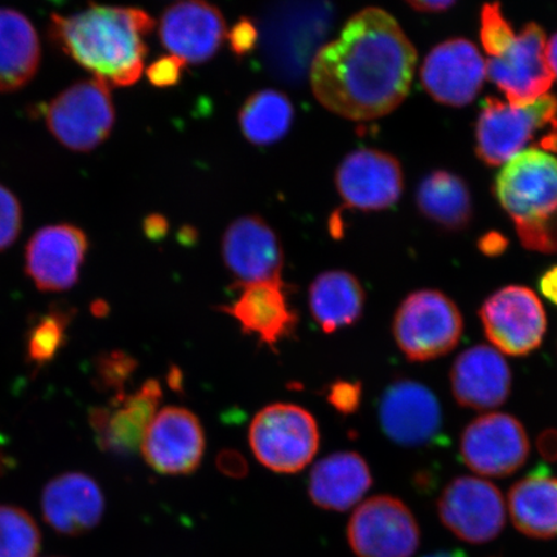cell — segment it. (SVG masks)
<instances>
[{
  "instance_id": "7bdbcfd3",
  "label": "cell",
  "mask_w": 557,
  "mask_h": 557,
  "mask_svg": "<svg viewBox=\"0 0 557 557\" xmlns=\"http://www.w3.org/2000/svg\"><path fill=\"white\" fill-rule=\"evenodd\" d=\"M413 10L418 12H444L450 9V7L455 5V2H450V0H434V2H408Z\"/></svg>"
},
{
  "instance_id": "f35d334b",
  "label": "cell",
  "mask_w": 557,
  "mask_h": 557,
  "mask_svg": "<svg viewBox=\"0 0 557 557\" xmlns=\"http://www.w3.org/2000/svg\"><path fill=\"white\" fill-rule=\"evenodd\" d=\"M540 290L549 302L557 306V264L545 271L540 277Z\"/></svg>"
},
{
  "instance_id": "e0dca14e",
  "label": "cell",
  "mask_w": 557,
  "mask_h": 557,
  "mask_svg": "<svg viewBox=\"0 0 557 557\" xmlns=\"http://www.w3.org/2000/svg\"><path fill=\"white\" fill-rule=\"evenodd\" d=\"M222 257L236 278V287L282 281L281 240L259 215H244L227 227L222 238Z\"/></svg>"
},
{
  "instance_id": "4fadbf2b",
  "label": "cell",
  "mask_w": 557,
  "mask_h": 557,
  "mask_svg": "<svg viewBox=\"0 0 557 557\" xmlns=\"http://www.w3.org/2000/svg\"><path fill=\"white\" fill-rule=\"evenodd\" d=\"M141 451L146 463L162 475H190L205 457V429L191 410L165 407L146 431Z\"/></svg>"
},
{
  "instance_id": "bcb514c9",
  "label": "cell",
  "mask_w": 557,
  "mask_h": 557,
  "mask_svg": "<svg viewBox=\"0 0 557 557\" xmlns=\"http://www.w3.org/2000/svg\"><path fill=\"white\" fill-rule=\"evenodd\" d=\"M51 557H58V556H51Z\"/></svg>"
},
{
  "instance_id": "d6986e66",
  "label": "cell",
  "mask_w": 557,
  "mask_h": 557,
  "mask_svg": "<svg viewBox=\"0 0 557 557\" xmlns=\"http://www.w3.org/2000/svg\"><path fill=\"white\" fill-rule=\"evenodd\" d=\"M88 249V239L81 228L62 224L40 228L27 243V275L44 292H64L78 282Z\"/></svg>"
},
{
  "instance_id": "1f68e13d",
  "label": "cell",
  "mask_w": 557,
  "mask_h": 557,
  "mask_svg": "<svg viewBox=\"0 0 557 557\" xmlns=\"http://www.w3.org/2000/svg\"><path fill=\"white\" fill-rule=\"evenodd\" d=\"M510 21L504 16L499 3H486L480 13V40L487 58H498L515 38Z\"/></svg>"
},
{
  "instance_id": "d4e9b609",
  "label": "cell",
  "mask_w": 557,
  "mask_h": 557,
  "mask_svg": "<svg viewBox=\"0 0 557 557\" xmlns=\"http://www.w3.org/2000/svg\"><path fill=\"white\" fill-rule=\"evenodd\" d=\"M508 512L521 534L534 540L557 537V478L535 470L508 492Z\"/></svg>"
},
{
  "instance_id": "d6a6232c",
  "label": "cell",
  "mask_w": 557,
  "mask_h": 557,
  "mask_svg": "<svg viewBox=\"0 0 557 557\" xmlns=\"http://www.w3.org/2000/svg\"><path fill=\"white\" fill-rule=\"evenodd\" d=\"M136 367V360L123 351L102 354L96 363L97 382L114 392V396L125 394V383L135 373Z\"/></svg>"
},
{
  "instance_id": "ffe728a7",
  "label": "cell",
  "mask_w": 557,
  "mask_h": 557,
  "mask_svg": "<svg viewBox=\"0 0 557 557\" xmlns=\"http://www.w3.org/2000/svg\"><path fill=\"white\" fill-rule=\"evenodd\" d=\"M226 23L218 7L189 0L169 7L160 18V41L185 64H203L219 52Z\"/></svg>"
},
{
  "instance_id": "d590c367",
  "label": "cell",
  "mask_w": 557,
  "mask_h": 557,
  "mask_svg": "<svg viewBox=\"0 0 557 557\" xmlns=\"http://www.w3.org/2000/svg\"><path fill=\"white\" fill-rule=\"evenodd\" d=\"M185 66V61L176 55H164L150 65L146 74L152 86L166 88L177 85Z\"/></svg>"
},
{
  "instance_id": "4dcf8cb0",
  "label": "cell",
  "mask_w": 557,
  "mask_h": 557,
  "mask_svg": "<svg viewBox=\"0 0 557 557\" xmlns=\"http://www.w3.org/2000/svg\"><path fill=\"white\" fill-rule=\"evenodd\" d=\"M72 311L53 309L33 324L26 339L27 359L37 367H44L55 358L66 341L67 325Z\"/></svg>"
},
{
  "instance_id": "2e32d148",
  "label": "cell",
  "mask_w": 557,
  "mask_h": 557,
  "mask_svg": "<svg viewBox=\"0 0 557 557\" xmlns=\"http://www.w3.org/2000/svg\"><path fill=\"white\" fill-rule=\"evenodd\" d=\"M336 186L348 207L360 211H383L398 203L401 197V165L398 159L385 151H352L337 169Z\"/></svg>"
},
{
  "instance_id": "30bf717a",
  "label": "cell",
  "mask_w": 557,
  "mask_h": 557,
  "mask_svg": "<svg viewBox=\"0 0 557 557\" xmlns=\"http://www.w3.org/2000/svg\"><path fill=\"white\" fill-rule=\"evenodd\" d=\"M485 65L487 76L512 107L541 99L555 79L545 32L535 23L522 26L506 50L498 58H487Z\"/></svg>"
},
{
  "instance_id": "52a82bcc",
  "label": "cell",
  "mask_w": 557,
  "mask_h": 557,
  "mask_svg": "<svg viewBox=\"0 0 557 557\" xmlns=\"http://www.w3.org/2000/svg\"><path fill=\"white\" fill-rule=\"evenodd\" d=\"M46 122L51 134L70 150L96 149L109 137L115 122L110 87L96 78L76 83L48 104Z\"/></svg>"
},
{
  "instance_id": "5b68a950",
  "label": "cell",
  "mask_w": 557,
  "mask_h": 557,
  "mask_svg": "<svg viewBox=\"0 0 557 557\" xmlns=\"http://www.w3.org/2000/svg\"><path fill=\"white\" fill-rule=\"evenodd\" d=\"M463 329L457 304L436 289L412 292L403 299L393 322L396 345L404 357L416 363H426L455 350Z\"/></svg>"
},
{
  "instance_id": "60d3db41",
  "label": "cell",
  "mask_w": 557,
  "mask_h": 557,
  "mask_svg": "<svg viewBox=\"0 0 557 557\" xmlns=\"http://www.w3.org/2000/svg\"><path fill=\"white\" fill-rule=\"evenodd\" d=\"M219 465L221 470L230 476H240L247 471L246 462L236 453L228 451L221 455Z\"/></svg>"
},
{
  "instance_id": "e575fe53",
  "label": "cell",
  "mask_w": 557,
  "mask_h": 557,
  "mask_svg": "<svg viewBox=\"0 0 557 557\" xmlns=\"http://www.w3.org/2000/svg\"><path fill=\"white\" fill-rule=\"evenodd\" d=\"M363 388L360 382L337 381L333 382L326 393L331 406L343 414H352L360 407Z\"/></svg>"
},
{
  "instance_id": "b9f144b4",
  "label": "cell",
  "mask_w": 557,
  "mask_h": 557,
  "mask_svg": "<svg viewBox=\"0 0 557 557\" xmlns=\"http://www.w3.org/2000/svg\"><path fill=\"white\" fill-rule=\"evenodd\" d=\"M166 220L162 218V215H150L148 220L145 221V233L151 239H159L166 233Z\"/></svg>"
},
{
  "instance_id": "83f0119b",
  "label": "cell",
  "mask_w": 557,
  "mask_h": 557,
  "mask_svg": "<svg viewBox=\"0 0 557 557\" xmlns=\"http://www.w3.org/2000/svg\"><path fill=\"white\" fill-rule=\"evenodd\" d=\"M416 200L424 218L444 228H465L472 219L469 186L458 174L448 171H434L424 177Z\"/></svg>"
},
{
  "instance_id": "6da1fadb",
  "label": "cell",
  "mask_w": 557,
  "mask_h": 557,
  "mask_svg": "<svg viewBox=\"0 0 557 557\" xmlns=\"http://www.w3.org/2000/svg\"><path fill=\"white\" fill-rule=\"evenodd\" d=\"M417 59L398 21L379 7H368L317 52L310 69L313 96L346 120H379L406 100Z\"/></svg>"
},
{
  "instance_id": "74e56055",
  "label": "cell",
  "mask_w": 557,
  "mask_h": 557,
  "mask_svg": "<svg viewBox=\"0 0 557 557\" xmlns=\"http://www.w3.org/2000/svg\"><path fill=\"white\" fill-rule=\"evenodd\" d=\"M537 449L543 459L547 462L557 461V430L547 429L542 431L537 438Z\"/></svg>"
},
{
  "instance_id": "ab89813d",
  "label": "cell",
  "mask_w": 557,
  "mask_h": 557,
  "mask_svg": "<svg viewBox=\"0 0 557 557\" xmlns=\"http://www.w3.org/2000/svg\"><path fill=\"white\" fill-rule=\"evenodd\" d=\"M479 248L482 252L490 257L503 255L507 248V240L505 236L498 233H491L483 236L479 242Z\"/></svg>"
},
{
  "instance_id": "ee69618b",
  "label": "cell",
  "mask_w": 557,
  "mask_h": 557,
  "mask_svg": "<svg viewBox=\"0 0 557 557\" xmlns=\"http://www.w3.org/2000/svg\"><path fill=\"white\" fill-rule=\"evenodd\" d=\"M547 55L549 65H552L553 72L557 78V33L553 35L547 45Z\"/></svg>"
},
{
  "instance_id": "277c9868",
  "label": "cell",
  "mask_w": 557,
  "mask_h": 557,
  "mask_svg": "<svg viewBox=\"0 0 557 557\" xmlns=\"http://www.w3.org/2000/svg\"><path fill=\"white\" fill-rule=\"evenodd\" d=\"M494 193L518 235L557 224V158L527 150L506 162Z\"/></svg>"
},
{
  "instance_id": "4316f807",
  "label": "cell",
  "mask_w": 557,
  "mask_h": 557,
  "mask_svg": "<svg viewBox=\"0 0 557 557\" xmlns=\"http://www.w3.org/2000/svg\"><path fill=\"white\" fill-rule=\"evenodd\" d=\"M39 64V38L30 21L17 11L0 10V92L26 86Z\"/></svg>"
},
{
  "instance_id": "7a4b0ae2",
  "label": "cell",
  "mask_w": 557,
  "mask_h": 557,
  "mask_svg": "<svg viewBox=\"0 0 557 557\" xmlns=\"http://www.w3.org/2000/svg\"><path fill=\"white\" fill-rule=\"evenodd\" d=\"M154 20L138 9L92 4L72 16L53 15L51 37L62 51L109 87L141 78L148 54L145 37Z\"/></svg>"
},
{
  "instance_id": "f1b7e54d",
  "label": "cell",
  "mask_w": 557,
  "mask_h": 557,
  "mask_svg": "<svg viewBox=\"0 0 557 557\" xmlns=\"http://www.w3.org/2000/svg\"><path fill=\"white\" fill-rule=\"evenodd\" d=\"M295 120L294 103L276 89H262L249 96L239 111V125L250 144L269 146L288 134Z\"/></svg>"
},
{
  "instance_id": "9a60e30c",
  "label": "cell",
  "mask_w": 557,
  "mask_h": 557,
  "mask_svg": "<svg viewBox=\"0 0 557 557\" xmlns=\"http://www.w3.org/2000/svg\"><path fill=\"white\" fill-rule=\"evenodd\" d=\"M379 413L383 433L403 447L431 444L443 428V410L436 395L416 381L389 385L382 395Z\"/></svg>"
},
{
  "instance_id": "836d02e7",
  "label": "cell",
  "mask_w": 557,
  "mask_h": 557,
  "mask_svg": "<svg viewBox=\"0 0 557 557\" xmlns=\"http://www.w3.org/2000/svg\"><path fill=\"white\" fill-rule=\"evenodd\" d=\"M23 222V212L17 198L0 185V250L16 242Z\"/></svg>"
},
{
  "instance_id": "f546056e",
  "label": "cell",
  "mask_w": 557,
  "mask_h": 557,
  "mask_svg": "<svg viewBox=\"0 0 557 557\" xmlns=\"http://www.w3.org/2000/svg\"><path fill=\"white\" fill-rule=\"evenodd\" d=\"M41 534L24 508L0 505V557H38Z\"/></svg>"
},
{
  "instance_id": "7c38bea8",
  "label": "cell",
  "mask_w": 557,
  "mask_h": 557,
  "mask_svg": "<svg viewBox=\"0 0 557 557\" xmlns=\"http://www.w3.org/2000/svg\"><path fill=\"white\" fill-rule=\"evenodd\" d=\"M443 525L459 540L472 545L496 540L506 522L503 493L486 480L459 476L444 487L437 499Z\"/></svg>"
},
{
  "instance_id": "7402d4cb",
  "label": "cell",
  "mask_w": 557,
  "mask_h": 557,
  "mask_svg": "<svg viewBox=\"0 0 557 557\" xmlns=\"http://www.w3.org/2000/svg\"><path fill=\"white\" fill-rule=\"evenodd\" d=\"M459 406L475 410L498 408L510 398L512 372L496 348L476 345L459 354L449 373Z\"/></svg>"
},
{
  "instance_id": "8d00e7d4",
  "label": "cell",
  "mask_w": 557,
  "mask_h": 557,
  "mask_svg": "<svg viewBox=\"0 0 557 557\" xmlns=\"http://www.w3.org/2000/svg\"><path fill=\"white\" fill-rule=\"evenodd\" d=\"M232 51L238 58L252 52L259 44V30L252 21L240 18L226 34Z\"/></svg>"
},
{
  "instance_id": "8fae6325",
  "label": "cell",
  "mask_w": 557,
  "mask_h": 557,
  "mask_svg": "<svg viewBox=\"0 0 557 557\" xmlns=\"http://www.w3.org/2000/svg\"><path fill=\"white\" fill-rule=\"evenodd\" d=\"M459 455L478 475L503 479L524 466L531 455V443L517 417L490 413L475 418L463 430Z\"/></svg>"
},
{
  "instance_id": "9c48e42d",
  "label": "cell",
  "mask_w": 557,
  "mask_h": 557,
  "mask_svg": "<svg viewBox=\"0 0 557 557\" xmlns=\"http://www.w3.org/2000/svg\"><path fill=\"white\" fill-rule=\"evenodd\" d=\"M347 541L358 557H413L420 547V525L399 498L375 496L354 511Z\"/></svg>"
},
{
  "instance_id": "ac0fdd59",
  "label": "cell",
  "mask_w": 557,
  "mask_h": 557,
  "mask_svg": "<svg viewBox=\"0 0 557 557\" xmlns=\"http://www.w3.org/2000/svg\"><path fill=\"white\" fill-rule=\"evenodd\" d=\"M163 389L149 380L134 394L114 396L108 407L95 408L89 414L97 443L103 450L127 456L141 449L146 431L158 414Z\"/></svg>"
},
{
  "instance_id": "44dd1931",
  "label": "cell",
  "mask_w": 557,
  "mask_h": 557,
  "mask_svg": "<svg viewBox=\"0 0 557 557\" xmlns=\"http://www.w3.org/2000/svg\"><path fill=\"white\" fill-rule=\"evenodd\" d=\"M239 295L220 311L239 323L244 333L274 348L295 333L297 312L289 301V287L283 281L243 285Z\"/></svg>"
},
{
  "instance_id": "f6af8a7d",
  "label": "cell",
  "mask_w": 557,
  "mask_h": 557,
  "mask_svg": "<svg viewBox=\"0 0 557 557\" xmlns=\"http://www.w3.org/2000/svg\"><path fill=\"white\" fill-rule=\"evenodd\" d=\"M422 557H469V555L461 548H444Z\"/></svg>"
},
{
  "instance_id": "603a6c76",
  "label": "cell",
  "mask_w": 557,
  "mask_h": 557,
  "mask_svg": "<svg viewBox=\"0 0 557 557\" xmlns=\"http://www.w3.org/2000/svg\"><path fill=\"white\" fill-rule=\"evenodd\" d=\"M104 497L94 478L83 472L55 476L41 493V513L54 532L78 537L100 524Z\"/></svg>"
},
{
  "instance_id": "3957f363",
  "label": "cell",
  "mask_w": 557,
  "mask_h": 557,
  "mask_svg": "<svg viewBox=\"0 0 557 557\" xmlns=\"http://www.w3.org/2000/svg\"><path fill=\"white\" fill-rule=\"evenodd\" d=\"M476 154L497 166L522 151L557 152V97L512 107L497 97H486L476 122Z\"/></svg>"
},
{
  "instance_id": "8992f818",
  "label": "cell",
  "mask_w": 557,
  "mask_h": 557,
  "mask_svg": "<svg viewBox=\"0 0 557 557\" xmlns=\"http://www.w3.org/2000/svg\"><path fill=\"white\" fill-rule=\"evenodd\" d=\"M319 443L315 418L295 404H271L250 423L249 444L255 457L277 473L302 471L317 456Z\"/></svg>"
},
{
  "instance_id": "5bb4252c",
  "label": "cell",
  "mask_w": 557,
  "mask_h": 557,
  "mask_svg": "<svg viewBox=\"0 0 557 557\" xmlns=\"http://www.w3.org/2000/svg\"><path fill=\"white\" fill-rule=\"evenodd\" d=\"M485 75L483 55L465 38H451L435 46L421 67V82L426 92L435 101L456 108L475 99Z\"/></svg>"
},
{
  "instance_id": "484cf974",
  "label": "cell",
  "mask_w": 557,
  "mask_h": 557,
  "mask_svg": "<svg viewBox=\"0 0 557 557\" xmlns=\"http://www.w3.org/2000/svg\"><path fill=\"white\" fill-rule=\"evenodd\" d=\"M366 292L357 276L344 270L325 271L312 282L309 305L324 333L354 325L363 315Z\"/></svg>"
},
{
  "instance_id": "cb8c5ba5",
  "label": "cell",
  "mask_w": 557,
  "mask_h": 557,
  "mask_svg": "<svg viewBox=\"0 0 557 557\" xmlns=\"http://www.w3.org/2000/svg\"><path fill=\"white\" fill-rule=\"evenodd\" d=\"M373 479L366 459L355 451H341L313 466L309 494L324 510L346 511L357 505L372 486Z\"/></svg>"
},
{
  "instance_id": "ba28073f",
  "label": "cell",
  "mask_w": 557,
  "mask_h": 557,
  "mask_svg": "<svg viewBox=\"0 0 557 557\" xmlns=\"http://www.w3.org/2000/svg\"><path fill=\"white\" fill-rule=\"evenodd\" d=\"M491 344L510 357H528L542 345L547 315L541 299L524 285H507L487 297L479 310Z\"/></svg>"
}]
</instances>
